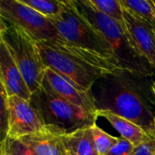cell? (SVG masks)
Instances as JSON below:
<instances>
[{"label":"cell","mask_w":155,"mask_h":155,"mask_svg":"<svg viewBox=\"0 0 155 155\" xmlns=\"http://www.w3.org/2000/svg\"><path fill=\"white\" fill-rule=\"evenodd\" d=\"M0 38L19 68L30 91L35 93L43 85L46 67L36 42L22 28L1 19Z\"/></svg>","instance_id":"5b68a950"},{"label":"cell","mask_w":155,"mask_h":155,"mask_svg":"<svg viewBox=\"0 0 155 155\" xmlns=\"http://www.w3.org/2000/svg\"><path fill=\"white\" fill-rule=\"evenodd\" d=\"M90 131L93 143L99 155L107 154L112 147L118 142L119 137H114L107 134L96 124L90 127Z\"/></svg>","instance_id":"2e32d148"},{"label":"cell","mask_w":155,"mask_h":155,"mask_svg":"<svg viewBox=\"0 0 155 155\" xmlns=\"http://www.w3.org/2000/svg\"><path fill=\"white\" fill-rule=\"evenodd\" d=\"M8 126L6 136L21 139L45 131V126L29 101L20 96L7 97Z\"/></svg>","instance_id":"ba28073f"},{"label":"cell","mask_w":155,"mask_h":155,"mask_svg":"<svg viewBox=\"0 0 155 155\" xmlns=\"http://www.w3.org/2000/svg\"><path fill=\"white\" fill-rule=\"evenodd\" d=\"M67 155H99L91 137L90 127L61 136Z\"/></svg>","instance_id":"5bb4252c"},{"label":"cell","mask_w":155,"mask_h":155,"mask_svg":"<svg viewBox=\"0 0 155 155\" xmlns=\"http://www.w3.org/2000/svg\"><path fill=\"white\" fill-rule=\"evenodd\" d=\"M44 64L85 91H92L94 83L124 72L104 58L67 43L44 41L36 43Z\"/></svg>","instance_id":"6da1fadb"},{"label":"cell","mask_w":155,"mask_h":155,"mask_svg":"<svg viewBox=\"0 0 155 155\" xmlns=\"http://www.w3.org/2000/svg\"><path fill=\"white\" fill-rule=\"evenodd\" d=\"M1 141L6 137L8 126V107H7V95L5 90L1 87Z\"/></svg>","instance_id":"ffe728a7"},{"label":"cell","mask_w":155,"mask_h":155,"mask_svg":"<svg viewBox=\"0 0 155 155\" xmlns=\"http://www.w3.org/2000/svg\"><path fill=\"white\" fill-rule=\"evenodd\" d=\"M21 1L47 18L58 16L63 10L62 0H21Z\"/></svg>","instance_id":"ac0fdd59"},{"label":"cell","mask_w":155,"mask_h":155,"mask_svg":"<svg viewBox=\"0 0 155 155\" xmlns=\"http://www.w3.org/2000/svg\"><path fill=\"white\" fill-rule=\"evenodd\" d=\"M74 3L84 16L109 43L125 72L138 77L152 74L153 67L137 52L124 25L98 11L89 0H74Z\"/></svg>","instance_id":"7a4b0ae2"},{"label":"cell","mask_w":155,"mask_h":155,"mask_svg":"<svg viewBox=\"0 0 155 155\" xmlns=\"http://www.w3.org/2000/svg\"><path fill=\"white\" fill-rule=\"evenodd\" d=\"M97 115L106 119L109 124L121 134L122 138L129 141L134 146L153 139L142 127L109 110L99 109Z\"/></svg>","instance_id":"7c38bea8"},{"label":"cell","mask_w":155,"mask_h":155,"mask_svg":"<svg viewBox=\"0 0 155 155\" xmlns=\"http://www.w3.org/2000/svg\"><path fill=\"white\" fill-rule=\"evenodd\" d=\"M134 147L135 146L129 141L119 137L118 142L112 147L106 155H130Z\"/></svg>","instance_id":"44dd1931"},{"label":"cell","mask_w":155,"mask_h":155,"mask_svg":"<svg viewBox=\"0 0 155 155\" xmlns=\"http://www.w3.org/2000/svg\"><path fill=\"white\" fill-rule=\"evenodd\" d=\"M104 109L136 124L153 138L155 114H153L146 101L135 89L122 86L114 90L109 98V104Z\"/></svg>","instance_id":"52a82bcc"},{"label":"cell","mask_w":155,"mask_h":155,"mask_svg":"<svg viewBox=\"0 0 155 155\" xmlns=\"http://www.w3.org/2000/svg\"><path fill=\"white\" fill-rule=\"evenodd\" d=\"M0 82L7 97L16 95L30 100L32 92L3 42H0Z\"/></svg>","instance_id":"8fae6325"},{"label":"cell","mask_w":155,"mask_h":155,"mask_svg":"<svg viewBox=\"0 0 155 155\" xmlns=\"http://www.w3.org/2000/svg\"><path fill=\"white\" fill-rule=\"evenodd\" d=\"M130 155H155V140L150 139L135 146Z\"/></svg>","instance_id":"7402d4cb"},{"label":"cell","mask_w":155,"mask_h":155,"mask_svg":"<svg viewBox=\"0 0 155 155\" xmlns=\"http://www.w3.org/2000/svg\"><path fill=\"white\" fill-rule=\"evenodd\" d=\"M63 10L58 16L48 18L64 40L74 46L92 52L125 72L105 38L77 8L74 0H62Z\"/></svg>","instance_id":"277c9868"},{"label":"cell","mask_w":155,"mask_h":155,"mask_svg":"<svg viewBox=\"0 0 155 155\" xmlns=\"http://www.w3.org/2000/svg\"><path fill=\"white\" fill-rule=\"evenodd\" d=\"M29 103L40 117L45 130L63 136L96 124L98 116L71 104L42 85L32 94Z\"/></svg>","instance_id":"3957f363"},{"label":"cell","mask_w":155,"mask_h":155,"mask_svg":"<svg viewBox=\"0 0 155 155\" xmlns=\"http://www.w3.org/2000/svg\"><path fill=\"white\" fill-rule=\"evenodd\" d=\"M36 155H67L61 136L45 130L21 138Z\"/></svg>","instance_id":"4fadbf2b"},{"label":"cell","mask_w":155,"mask_h":155,"mask_svg":"<svg viewBox=\"0 0 155 155\" xmlns=\"http://www.w3.org/2000/svg\"><path fill=\"white\" fill-rule=\"evenodd\" d=\"M0 17L25 31L36 43L50 41L66 43L54 25L21 0H1Z\"/></svg>","instance_id":"8992f818"},{"label":"cell","mask_w":155,"mask_h":155,"mask_svg":"<svg viewBox=\"0 0 155 155\" xmlns=\"http://www.w3.org/2000/svg\"><path fill=\"white\" fill-rule=\"evenodd\" d=\"M152 93H153V96H154V98H155V82L153 84V85H152ZM153 139H154L155 140V115H154V130H153Z\"/></svg>","instance_id":"603a6c76"},{"label":"cell","mask_w":155,"mask_h":155,"mask_svg":"<svg viewBox=\"0 0 155 155\" xmlns=\"http://www.w3.org/2000/svg\"><path fill=\"white\" fill-rule=\"evenodd\" d=\"M126 9L144 21L155 34V5L150 0H121Z\"/></svg>","instance_id":"9a60e30c"},{"label":"cell","mask_w":155,"mask_h":155,"mask_svg":"<svg viewBox=\"0 0 155 155\" xmlns=\"http://www.w3.org/2000/svg\"><path fill=\"white\" fill-rule=\"evenodd\" d=\"M43 86L65 102L97 115L99 109L92 91L80 88L49 68L45 69Z\"/></svg>","instance_id":"9c48e42d"},{"label":"cell","mask_w":155,"mask_h":155,"mask_svg":"<svg viewBox=\"0 0 155 155\" xmlns=\"http://www.w3.org/2000/svg\"><path fill=\"white\" fill-rule=\"evenodd\" d=\"M0 155H36L21 139L5 137L1 141Z\"/></svg>","instance_id":"d6986e66"},{"label":"cell","mask_w":155,"mask_h":155,"mask_svg":"<svg viewBox=\"0 0 155 155\" xmlns=\"http://www.w3.org/2000/svg\"><path fill=\"white\" fill-rule=\"evenodd\" d=\"M153 4H154V5H155V0H153Z\"/></svg>","instance_id":"cb8c5ba5"},{"label":"cell","mask_w":155,"mask_h":155,"mask_svg":"<svg viewBox=\"0 0 155 155\" xmlns=\"http://www.w3.org/2000/svg\"><path fill=\"white\" fill-rule=\"evenodd\" d=\"M125 30L137 52L155 69V34L134 13L124 7Z\"/></svg>","instance_id":"30bf717a"},{"label":"cell","mask_w":155,"mask_h":155,"mask_svg":"<svg viewBox=\"0 0 155 155\" xmlns=\"http://www.w3.org/2000/svg\"><path fill=\"white\" fill-rule=\"evenodd\" d=\"M89 2L98 11L125 27L124 6L121 0H89Z\"/></svg>","instance_id":"e0dca14e"}]
</instances>
